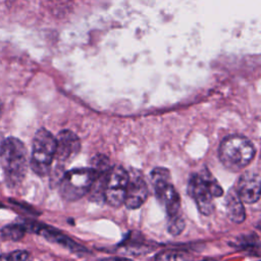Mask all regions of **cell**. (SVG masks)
Wrapping results in <instances>:
<instances>
[{"mask_svg":"<svg viewBox=\"0 0 261 261\" xmlns=\"http://www.w3.org/2000/svg\"><path fill=\"white\" fill-rule=\"evenodd\" d=\"M0 162L6 182L10 187L19 185L28 169V152L24 144L14 137L6 138L0 149Z\"/></svg>","mask_w":261,"mask_h":261,"instance_id":"6da1fadb","label":"cell"},{"mask_svg":"<svg viewBox=\"0 0 261 261\" xmlns=\"http://www.w3.org/2000/svg\"><path fill=\"white\" fill-rule=\"evenodd\" d=\"M255 153V147L252 142L240 135L225 137L218 148L221 163L232 171H238L248 166L254 159Z\"/></svg>","mask_w":261,"mask_h":261,"instance_id":"7a4b0ae2","label":"cell"},{"mask_svg":"<svg viewBox=\"0 0 261 261\" xmlns=\"http://www.w3.org/2000/svg\"><path fill=\"white\" fill-rule=\"evenodd\" d=\"M188 191L196 202L199 211L204 215H210L214 211L213 198L223 195L222 188L208 170L193 174L189 181Z\"/></svg>","mask_w":261,"mask_h":261,"instance_id":"3957f363","label":"cell"},{"mask_svg":"<svg viewBox=\"0 0 261 261\" xmlns=\"http://www.w3.org/2000/svg\"><path fill=\"white\" fill-rule=\"evenodd\" d=\"M55 152L56 138L46 128L38 129L33 140L30 161L33 171L40 176L47 175L55 158Z\"/></svg>","mask_w":261,"mask_h":261,"instance_id":"277c9868","label":"cell"},{"mask_svg":"<svg viewBox=\"0 0 261 261\" xmlns=\"http://www.w3.org/2000/svg\"><path fill=\"white\" fill-rule=\"evenodd\" d=\"M97 176L92 167L73 168L66 171L59 182V192L65 201H76L88 194Z\"/></svg>","mask_w":261,"mask_h":261,"instance_id":"5b68a950","label":"cell"},{"mask_svg":"<svg viewBox=\"0 0 261 261\" xmlns=\"http://www.w3.org/2000/svg\"><path fill=\"white\" fill-rule=\"evenodd\" d=\"M129 174L122 166H113L109 169L104 188V200L112 206L118 207L124 202Z\"/></svg>","mask_w":261,"mask_h":261,"instance_id":"8992f818","label":"cell"},{"mask_svg":"<svg viewBox=\"0 0 261 261\" xmlns=\"http://www.w3.org/2000/svg\"><path fill=\"white\" fill-rule=\"evenodd\" d=\"M81 150V143L76 135L70 130H61L56 138L55 158L58 163L65 164L73 159Z\"/></svg>","mask_w":261,"mask_h":261,"instance_id":"52a82bcc","label":"cell"},{"mask_svg":"<svg viewBox=\"0 0 261 261\" xmlns=\"http://www.w3.org/2000/svg\"><path fill=\"white\" fill-rule=\"evenodd\" d=\"M260 188L259 174L247 171L240 176L234 190L243 203L254 204L260 198Z\"/></svg>","mask_w":261,"mask_h":261,"instance_id":"ba28073f","label":"cell"},{"mask_svg":"<svg viewBox=\"0 0 261 261\" xmlns=\"http://www.w3.org/2000/svg\"><path fill=\"white\" fill-rule=\"evenodd\" d=\"M148 198V188L141 176H133L128 179L123 204L128 209L140 208Z\"/></svg>","mask_w":261,"mask_h":261,"instance_id":"9c48e42d","label":"cell"},{"mask_svg":"<svg viewBox=\"0 0 261 261\" xmlns=\"http://www.w3.org/2000/svg\"><path fill=\"white\" fill-rule=\"evenodd\" d=\"M27 229L29 230H33L41 236H43L44 238H46L47 240L54 242V243H58L68 249H70L71 251H83L85 250L83 247L79 246L76 243H74L73 241H71L69 238H67L66 236L62 234L60 231L55 230L52 227H49L47 225H43V224H39V223H35V222H28L24 224Z\"/></svg>","mask_w":261,"mask_h":261,"instance_id":"30bf717a","label":"cell"},{"mask_svg":"<svg viewBox=\"0 0 261 261\" xmlns=\"http://www.w3.org/2000/svg\"><path fill=\"white\" fill-rule=\"evenodd\" d=\"M225 208L228 218L234 223H242L246 218L244 203L238 196L234 189H231L225 197Z\"/></svg>","mask_w":261,"mask_h":261,"instance_id":"8fae6325","label":"cell"},{"mask_svg":"<svg viewBox=\"0 0 261 261\" xmlns=\"http://www.w3.org/2000/svg\"><path fill=\"white\" fill-rule=\"evenodd\" d=\"M151 184L153 186L155 194L159 193L163 188H165L170 182V172L167 168L164 167H156L151 171L150 174Z\"/></svg>","mask_w":261,"mask_h":261,"instance_id":"7c38bea8","label":"cell"},{"mask_svg":"<svg viewBox=\"0 0 261 261\" xmlns=\"http://www.w3.org/2000/svg\"><path fill=\"white\" fill-rule=\"evenodd\" d=\"M27 227L24 223H13L4 226L1 229V234L2 238L5 240H10V241H18L22 239L24 233L27 232Z\"/></svg>","mask_w":261,"mask_h":261,"instance_id":"4fadbf2b","label":"cell"},{"mask_svg":"<svg viewBox=\"0 0 261 261\" xmlns=\"http://www.w3.org/2000/svg\"><path fill=\"white\" fill-rule=\"evenodd\" d=\"M186 222L181 214L178 212L176 214L168 216V221H167V230L170 234L172 236H178L179 233L182 232L185 229Z\"/></svg>","mask_w":261,"mask_h":261,"instance_id":"5bb4252c","label":"cell"},{"mask_svg":"<svg viewBox=\"0 0 261 261\" xmlns=\"http://www.w3.org/2000/svg\"><path fill=\"white\" fill-rule=\"evenodd\" d=\"M155 261H191L189 259V256L179 251H172V250H167L160 252L156 255Z\"/></svg>","mask_w":261,"mask_h":261,"instance_id":"9a60e30c","label":"cell"},{"mask_svg":"<svg viewBox=\"0 0 261 261\" xmlns=\"http://www.w3.org/2000/svg\"><path fill=\"white\" fill-rule=\"evenodd\" d=\"M9 261H33L29 252L23 250H17L12 252L9 256Z\"/></svg>","mask_w":261,"mask_h":261,"instance_id":"2e32d148","label":"cell"},{"mask_svg":"<svg viewBox=\"0 0 261 261\" xmlns=\"http://www.w3.org/2000/svg\"><path fill=\"white\" fill-rule=\"evenodd\" d=\"M101 261H133V260L124 257H109V258L102 259Z\"/></svg>","mask_w":261,"mask_h":261,"instance_id":"e0dca14e","label":"cell"},{"mask_svg":"<svg viewBox=\"0 0 261 261\" xmlns=\"http://www.w3.org/2000/svg\"><path fill=\"white\" fill-rule=\"evenodd\" d=\"M0 261H9V258H8V256L0 255Z\"/></svg>","mask_w":261,"mask_h":261,"instance_id":"ac0fdd59","label":"cell"},{"mask_svg":"<svg viewBox=\"0 0 261 261\" xmlns=\"http://www.w3.org/2000/svg\"><path fill=\"white\" fill-rule=\"evenodd\" d=\"M1 113H2V103L0 101V116H1Z\"/></svg>","mask_w":261,"mask_h":261,"instance_id":"d6986e66","label":"cell"},{"mask_svg":"<svg viewBox=\"0 0 261 261\" xmlns=\"http://www.w3.org/2000/svg\"><path fill=\"white\" fill-rule=\"evenodd\" d=\"M202 261H215L213 259H205V260H202Z\"/></svg>","mask_w":261,"mask_h":261,"instance_id":"ffe728a7","label":"cell"},{"mask_svg":"<svg viewBox=\"0 0 261 261\" xmlns=\"http://www.w3.org/2000/svg\"><path fill=\"white\" fill-rule=\"evenodd\" d=\"M0 207H2V205H1V203H0Z\"/></svg>","mask_w":261,"mask_h":261,"instance_id":"44dd1931","label":"cell"}]
</instances>
